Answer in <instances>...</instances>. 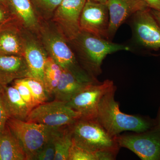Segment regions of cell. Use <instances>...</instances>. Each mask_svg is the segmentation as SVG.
Segmentation results:
<instances>
[{
	"mask_svg": "<svg viewBox=\"0 0 160 160\" xmlns=\"http://www.w3.org/2000/svg\"><path fill=\"white\" fill-rule=\"evenodd\" d=\"M150 11L155 19L157 22L159 26H160V11H156L151 9H150Z\"/></svg>",
	"mask_w": 160,
	"mask_h": 160,
	"instance_id": "obj_30",
	"label": "cell"
},
{
	"mask_svg": "<svg viewBox=\"0 0 160 160\" xmlns=\"http://www.w3.org/2000/svg\"><path fill=\"white\" fill-rule=\"evenodd\" d=\"M68 43L82 67L96 79L102 73V63L108 55L130 50L126 45L113 43L110 40L83 31Z\"/></svg>",
	"mask_w": 160,
	"mask_h": 160,
	"instance_id": "obj_1",
	"label": "cell"
},
{
	"mask_svg": "<svg viewBox=\"0 0 160 160\" xmlns=\"http://www.w3.org/2000/svg\"><path fill=\"white\" fill-rule=\"evenodd\" d=\"M135 38L147 49H160V26L152 14L150 8L138 12L132 16Z\"/></svg>",
	"mask_w": 160,
	"mask_h": 160,
	"instance_id": "obj_11",
	"label": "cell"
},
{
	"mask_svg": "<svg viewBox=\"0 0 160 160\" xmlns=\"http://www.w3.org/2000/svg\"><path fill=\"white\" fill-rule=\"evenodd\" d=\"M62 71L63 68L52 58L48 56L44 68V85L49 97L53 95Z\"/></svg>",
	"mask_w": 160,
	"mask_h": 160,
	"instance_id": "obj_21",
	"label": "cell"
},
{
	"mask_svg": "<svg viewBox=\"0 0 160 160\" xmlns=\"http://www.w3.org/2000/svg\"><path fill=\"white\" fill-rule=\"evenodd\" d=\"M37 14L44 18L53 16L62 0H31Z\"/></svg>",
	"mask_w": 160,
	"mask_h": 160,
	"instance_id": "obj_24",
	"label": "cell"
},
{
	"mask_svg": "<svg viewBox=\"0 0 160 160\" xmlns=\"http://www.w3.org/2000/svg\"><path fill=\"white\" fill-rule=\"evenodd\" d=\"M0 3L3 4L8 7V5H7V0H0Z\"/></svg>",
	"mask_w": 160,
	"mask_h": 160,
	"instance_id": "obj_32",
	"label": "cell"
},
{
	"mask_svg": "<svg viewBox=\"0 0 160 160\" xmlns=\"http://www.w3.org/2000/svg\"><path fill=\"white\" fill-rule=\"evenodd\" d=\"M7 124L18 140L26 160H34L38 152L51 138L56 128L10 118Z\"/></svg>",
	"mask_w": 160,
	"mask_h": 160,
	"instance_id": "obj_4",
	"label": "cell"
},
{
	"mask_svg": "<svg viewBox=\"0 0 160 160\" xmlns=\"http://www.w3.org/2000/svg\"><path fill=\"white\" fill-rule=\"evenodd\" d=\"M116 87L112 86L103 96L98 108L96 119L112 137L124 131L141 132L152 127L149 120L139 116L126 114L120 110L115 99Z\"/></svg>",
	"mask_w": 160,
	"mask_h": 160,
	"instance_id": "obj_2",
	"label": "cell"
},
{
	"mask_svg": "<svg viewBox=\"0 0 160 160\" xmlns=\"http://www.w3.org/2000/svg\"><path fill=\"white\" fill-rule=\"evenodd\" d=\"M120 147L131 150L142 160H160V125L145 132L115 137Z\"/></svg>",
	"mask_w": 160,
	"mask_h": 160,
	"instance_id": "obj_6",
	"label": "cell"
},
{
	"mask_svg": "<svg viewBox=\"0 0 160 160\" xmlns=\"http://www.w3.org/2000/svg\"><path fill=\"white\" fill-rule=\"evenodd\" d=\"M109 10L106 3L86 1L80 17L81 31L109 40Z\"/></svg>",
	"mask_w": 160,
	"mask_h": 160,
	"instance_id": "obj_10",
	"label": "cell"
},
{
	"mask_svg": "<svg viewBox=\"0 0 160 160\" xmlns=\"http://www.w3.org/2000/svg\"><path fill=\"white\" fill-rule=\"evenodd\" d=\"M9 118L3 105L2 95L0 92V131L6 126Z\"/></svg>",
	"mask_w": 160,
	"mask_h": 160,
	"instance_id": "obj_28",
	"label": "cell"
},
{
	"mask_svg": "<svg viewBox=\"0 0 160 160\" xmlns=\"http://www.w3.org/2000/svg\"><path fill=\"white\" fill-rule=\"evenodd\" d=\"M81 118V114L70 108L67 103L55 100L35 107L26 121L59 128L72 125Z\"/></svg>",
	"mask_w": 160,
	"mask_h": 160,
	"instance_id": "obj_5",
	"label": "cell"
},
{
	"mask_svg": "<svg viewBox=\"0 0 160 160\" xmlns=\"http://www.w3.org/2000/svg\"><path fill=\"white\" fill-rule=\"evenodd\" d=\"M151 9L160 11V0H143Z\"/></svg>",
	"mask_w": 160,
	"mask_h": 160,
	"instance_id": "obj_29",
	"label": "cell"
},
{
	"mask_svg": "<svg viewBox=\"0 0 160 160\" xmlns=\"http://www.w3.org/2000/svg\"><path fill=\"white\" fill-rule=\"evenodd\" d=\"M13 20L8 7L0 3V27Z\"/></svg>",
	"mask_w": 160,
	"mask_h": 160,
	"instance_id": "obj_27",
	"label": "cell"
},
{
	"mask_svg": "<svg viewBox=\"0 0 160 160\" xmlns=\"http://www.w3.org/2000/svg\"><path fill=\"white\" fill-rule=\"evenodd\" d=\"M24 57L29 71V77L34 78L44 84V72L48 56L40 43L33 37L24 35Z\"/></svg>",
	"mask_w": 160,
	"mask_h": 160,
	"instance_id": "obj_14",
	"label": "cell"
},
{
	"mask_svg": "<svg viewBox=\"0 0 160 160\" xmlns=\"http://www.w3.org/2000/svg\"><path fill=\"white\" fill-rule=\"evenodd\" d=\"M0 160H26L18 140L7 124L0 131Z\"/></svg>",
	"mask_w": 160,
	"mask_h": 160,
	"instance_id": "obj_19",
	"label": "cell"
},
{
	"mask_svg": "<svg viewBox=\"0 0 160 160\" xmlns=\"http://www.w3.org/2000/svg\"><path fill=\"white\" fill-rule=\"evenodd\" d=\"M106 4L109 12L108 35L110 41L120 26L129 18L149 7L143 0H107Z\"/></svg>",
	"mask_w": 160,
	"mask_h": 160,
	"instance_id": "obj_13",
	"label": "cell"
},
{
	"mask_svg": "<svg viewBox=\"0 0 160 160\" xmlns=\"http://www.w3.org/2000/svg\"><path fill=\"white\" fill-rule=\"evenodd\" d=\"M41 43L49 56L63 69L82 67L72 51L68 41L60 30L52 27L44 26L40 28Z\"/></svg>",
	"mask_w": 160,
	"mask_h": 160,
	"instance_id": "obj_7",
	"label": "cell"
},
{
	"mask_svg": "<svg viewBox=\"0 0 160 160\" xmlns=\"http://www.w3.org/2000/svg\"><path fill=\"white\" fill-rule=\"evenodd\" d=\"M27 77H29V71L24 56L0 54V84L2 86Z\"/></svg>",
	"mask_w": 160,
	"mask_h": 160,
	"instance_id": "obj_15",
	"label": "cell"
},
{
	"mask_svg": "<svg viewBox=\"0 0 160 160\" xmlns=\"http://www.w3.org/2000/svg\"><path fill=\"white\" fill-rule=\"evenodd\" d=\"M13 20L0 27V54L24 56V39Z\"/></svg>",
	"mask_w": 160,
	"mask_h": 160,
	"instance_id": "obj_16",
	"label": "cell"
},
{
	"mask_svg": "<svg viewBox=\"0 0 160 160\" xmlns=\"http://www.w3.org/2000/svg\"><path fill=\"white\" fill-rule=\"evenodd\" d=\"M87 0H62L52 16L58 29L68 42L79 33L81 13Z\"/></svg>",
	"mask_w": 160,
	"mask_h": 160,
	"instance_id": "obj_9",
	"label": "cell"
},
{
	"mask_svg": "<svg viewBox=\"0 0 160 160\" xmlns=\"http://www.w3.org/2000/svg\"><path fill=\"white\" fill-rule=\"evenodd\" d=\"M98 82L82 67L63 69L58 85L55 90V100L67 103L81 89Z\"/></svg>",
	"mask_w": 160,
	"mask_h": 160,
	"instance_id": "obj_12",
	"label": "cell"
},
{
	"mask_svg": "<svg viewBox=\"0 0 160 160\" xmlns=\"http://www.w3.org/2000/svg\"><path fill=\"white\" fill-rule=\"evenodd\" d=\"M0 92L9 117L26 121L31 110L17 89L13 86L7 85L3 86Z\"/></svg>",
	"mask_w": 160,
	"mask_h": 160,
	"instance_id": "obj_18",
	"label": "cell"
},
{
	"mask_svg": "<svg viewBox=\"0 0 160 160\" xmlns=\"http://www.w3.org/2000/svg\"><path fill=\"white\" fill-rule=\"evenodd\" d=\"M114 85L113 81L110 80L92 83L77 92L66 103L81 114L80 118L95 119L101 99Z\"/></svg>",
	"mask_w": 160,
	"mask_h": 160,
	"instance_id": "obj_8",
	"label": "cell"
},
{
	"mask_svg": "<svg viewBox=\"0 0 160 160\" xmlns=\"http://www.w3.org/2000/svg\"><path fill=\"white\" fill-rule=\"evenodd\" d=\"M72 142L93 152H112L118 153L120 147L95 119L80 118L71 126Z\"/></svg>",
	"mask_w": 160,
	"mask_h": 160,
	"instance_id": "obj_3",
	"label": "cell"
},
{
	"mask_svg": "<svg viewBox=\"0 0 160 160\" xmlns=\"http://www.w3.org/2000/svg\"><path fill=\"white\" fill-rule=\"evenodd\" d=\"M72 125L54 129L52 135L55 147L54 160H69V150L72 144Z\"/></svg>",
	"mask_w": 160,
	"mask_h": 160,
	"instance_id": "obj_20",
	"label": "cell"
},
{
	"mask_svg": "<svg viewBox=\"0 0 160 160\" xmlns=\"http://www.w3.org/2000/svg\"><path fill=\"white\" fill-rule=\"evenodd\" d=\"M117 155L112 152L88 151L72 142L69 150V160H113L115 159Z\"/></svg>",
	"mask_w": 160,
	"mask_h": 160,
	"instance_id": "obj_22",
	"label": "cell"
},
{
	"mask_svg": "<svg viewBox=\"0 0 160 160\" xmlns=\"http://www.w3.org/2000/svg\"><path fill=\"white\" fill-rule=\"evenodd\" d=\"M9 11L15 21L27 30L38 32V18L31 0H7Z\"/></svg>",
	"mask_w": 160,
	"mask_h": 160,
	"instance_id": "obj_17",
	"label": "cell"
},
{
	"mask_svg": "<svg viewBox=\"0 0 160 160\" xmlns=\"http://www.w3.org/2000/svg\"><path fill=\"white\" fill-rule=\"evenodd\" d=\"M87 1H93V2H98L106 3L107 0H87Z\"/></svg>",
	"mask_w": 160,
	"mask_h": 160,
	"instance_id": "obj_31",
	"label": "cell"
},
{
	"mask_svg": "<svg viewBox=\"0 0 160 160\" xmlns=\"http://www.w3.org/2000/svg\"><path fill=\"white\" fill-rule=\"evenodd\" d=\"M55 152V147L52 136L51 138L38 152L34 160H54Z\"/></svg>",
	"mask_w": 160,
	"mask_h": 160,
	"instance_id": "obj_26",
	"label": "cell"
},
{
	"mask_svg": "<svg viewBox=\"0 0 160 160\" xmlns=\"http://www.w3.org/2000/svg\"><path fill=\"white\" fill-rule=\"evenodd\" d=\"M12 86L17 89L22 98L28 105L30 110H32L36 107L31 91L22 79L14 80L12 82Z\"/></svg>",
	"mask_w": 160,
	"mask_h": 160,
	"instance_id": "obj_25",
	"label": "cell"
},
{
	"mask_svg": "<svg viewBox=\"0 0 160 160\" xmlns=\"http://www.w3.org/2000/svg\"><path fill=\"white\" fill-rule=\"evenodd\" d=\"M3 88V86H2V85H1V84H0V92L1 91V90H2V89Z\"/></svg>",
	"mask_w": 160,
	"mask_h": 160,
	"instance_id": "obj_33",
	"label": "cell"
},
{
	"mask_svg": "<svg viewBox=\"0 0 160 160\" xmlns=\"http://www.w3.org/2000/svg\"><path fill=\"white\" fill-rule=\"evenodd\" d=\"M24 82L31 91L36 106L46 102L49 96L47 94L42 82L31 77L23 78Z\"/></svg>",
	"mask_w": 160,
	"mask_h": 160,
	"instance_id": "obj_23",
	"label": "cell"
}]
</instances>
